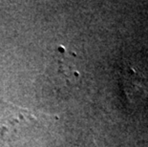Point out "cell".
<instances>
[{"mask_svg":"<svg viewBox=\"0 0 148 147\" xmlns=\"http://www.w3.org/2000/svg\"><path fill=\"white\" fill-rule=\"evenodd\" d=\"M6 131H9V126H6V125L0 123V139H2L3 137L6 135Z\"/></svg>","mask_w":148,"mask_h":147,"instance_id":"obj_1","label":"cell"}]
</instances>
